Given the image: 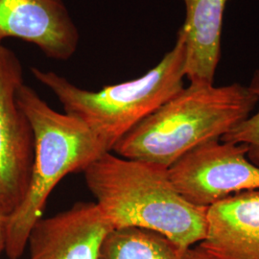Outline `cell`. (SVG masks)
Segmentation results:
<instances>
[{
    "label": "cell",
    "instance_id": "ba28073f",
    "mask_svg": "<svg viewBox=\"0 0 259 259\" xmlns=\"http://www.w3.org/2000/svg\"><path fill=\"white\" fill-rule=\"evenodd\" d=\"M112 229L94 202H78L33 227L30 259H99L103 240Z\"/></svg>",
    "mask_w": 259,
    "mask_h": 259
},
{
    "label": "cell",
    "instance_id": "4fadbf2b",
    "mask_svg": "<svg viewBox=\"0 0 259 259\" xmlns=\"http://www.w3.org/2000/svg\"><path fill=\"white\" fill-rule=\"evenodd\" d=\"M9 215L0 209V253L5 251L7 243V227Z\"/></svg>",
    "mask_w": 259,
    "mask_h": 259
},
{
    "label": "cell",
    "instance_id": "30bf717a",
    "mask_svg": "<svg viewBox=\"0 0 259 259\" xmlns=\"http://www.w3.org/2000/svg\"><path fill=\"white\" fill-rule=\"evenodd\" d=\"M229 0H183L185 19V78L189 83H214L221 59L223 20Z\"/></svg>",
    "mask_w": 259,
    "mask_h": 259
},
{
    "label": "cell",
    "instance_id": "5bb4252c",
    "mask_svg": "<svg viewBox=\"0 0 259 259\" xmlns=\"http://www.w3.org/2000/svg\"><path fill=\"white\" fill-rule=\"evenodd\" d=\"M185 259H214L198 244L188 248L185 251Z\"/></svg>",
    "mask_w": 259,
    "mask_h": 259
},
{
    "label": "cell",
    "instance_id": "8992f818",
    "mask_svg": "<svg viewBox=\"0 0 259 259\" xmlns=\"http://www.w3.org/2000/svg\"><path fill=\"white\" fill-rule=\"evenodd\" d=\"M23 69L17 55L0 44V209L13 212L23 201L34 160V135L17 94Z\"/></svg>",
    "mask_w": 259,
    "mask_h": 259
},
{
    "label": "cell",
    "instance_id": "7c38bea8",
    "mask_svg": "<svg viewBox=\"0 0 259 259\" xmlns=\"http://www.w3.org/2000/svg\"><path fill=\"white\" fill-rule=\"evenodd\" d=\"M248 87L259 100V68L252 75ZM222 140L246 145L248 147V158L259 167V111L242 121L224 136Z\"/></svg>",
    "mask_w": 259,
    "mask_h": 259
},
{
    "label": "cell",
    "instance_id": "3957f363",
    "mask_svg": "<svg viewBox=\"0 0 259 259\" xmlns=\"http://www.w3.org/2000/svg\"><path fill=\"white\" fill-rule=\"evenodd\" d=\"M17 99L34 135V160L23 201L9 214L5 253L19 259L33 227L44 215L48 197L66 175L84 171L108 151L83 123L55 111L23 83Z\"/></svg>",
    "mask_w": 259,
    "mask_h": 259
},
{
    "label": "cell",
    "instance_id": "6da1fadb",
    "mask_svg": "<svg viewBox=\"0 0 259 259\" xmlns=\"http://www.w3.org/2000/svg\"><path fill=\"white\" fill-rule=\"evenodd\" d=\"M83 173L94 203L113 229L154 231L184 249L204 240L206 208L179 193L166 168L107 152Z\"/></svg>",
    "mask_w": 259,
    "mask_h": 259
},
{
    "label": "cell",
    "instance_id": "8fae6325",
    "mask_svg": "<svg viewBox=\"0 0 259 259\" xmlns=\"http://www.w3.org/2000/svg\"><path fill=\"white\" fill-rule=\"evenodd\" d=\"M186 250L158 232L124 227L106 235L99 259H185Z\"/></svg>",
    "mask_w": 259,
    "mask_h": 259
},
{
    "label": "cell",
    "instance_id": "277c9868",
    "mask_svg": "<svg viewBox=\"0 0 259 259\" xmlns=\"http://www.w3.org/2000/svg\"><path fill=\"white\" fill-rule=\"evenodd\" d=\"M185 44L179 31L173 48L141 77L93 92L54 71L31 72L62 104L65 113L81 121L108 152L139 122L185 88Z\"/></svg>",
    "mask_w": 259,
    "mask_h": 259
},
{
    "label": "cell",
    "instance_id": "9c48e42d",
    "mask_svg": "<svg viewBox=\"0 0 259 259\" xmlns=\"http://www.w3.org/2000/svg\"><path fill=\"white\" fill-rule=\"evenodd\" d=\"M199 245L214 259H259V190L207 207L205 237Z\"/></svg>",
    "mask_w": 259,
    "mask_h": 259
},
{
    "label": "cell",
    "instance_id": "5b68a950",
    "mask_svg": "<svg viewBox=\"0 0 259 259\" xmlns=\"http://www.w3.org/2000/svg\"><path fill=\"white\" fill-rule=\"evenodd\" d=\"M167 172L187 202L204 208L232 195L259 190V167L248 158V147L222 139L189 151Z\"/></svg>",
    "mask_w": 259,
    "mask_h": 259
},
{
    "label": "cell",
    "instance_id": "52a82bcc",
    "mask_svg": "<svg viewBox=\"0 0 259 259\" xmlns=\"http://www.w3.org/2000/svg\"><path fill=\"white\" fill-rule=\"evenodd\" d=\"M6 38L30 42L56 61H67L80 34L64 0H0V44Z\"/></svg>",
    "mask_w": 259,
    "mask_h": 259
},
{
    "label": "cell",
    "instance_id": "7a4b0ae2",
    "mask_svg": "<svg viewBox=\"0 0 259 259\" xmlns=\"http://www.w3.org/2000/svg\"><path fill=\"white\" fill-rule=\"evenodd\" d=\"M249 87L189 83L130 131L112 153L168 169L186 153L222 139L258 102Z\"/></svg>",
    "mask_w": 259,
    "mask_h": 259
}]
</instances>
